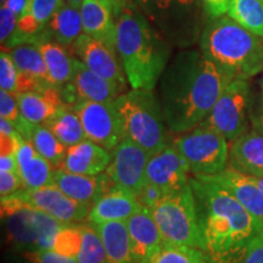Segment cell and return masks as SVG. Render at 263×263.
<instances>
[{"label":"cell","instance_id":"5","mask_svg":"<svg viewBox=\"0 0 263 263\" xmlns=\"http://www.w3.org/2000/svg\"><path fill=\"white\" fill-rule=\"evenodd\" d=\"M123 138L138 144L153 156L170 143L160 99L154 90L132 89L115 100Z\"/></svg>","mask_w":263,"mask_h":263},{"label":"cell","instance_id":"13","mask_svg":"<svg viewBox=\"0 0 263 263\" xmlns=\"http://www.w3.org/2000/svg\"><path fill=\"white\" fill-rule=\"evenodd\" d=\"M110 153L111 162L105 173L115 185L129 190L139 199L146 185V167L150 155L126 138Z\"/></svg>","mask_w":263,"mask_h":263},{"label":"cell","instance_id":"23","mask_svg":"<svg viewBox=\"0 0 263 263\" xmlns=\"http://www.w3.org/2000/svg\"><path fill=\"white\" fill-rule=\"evenodd\" d=\"M143 206L129 190L114 185L90 206L88 222L91 224L105 222H126Z\"/></svg>","mask_w":263,"mask_h":263},{"label":"cell","instance_id":"46","mask_svg":"<svg viewBox=\"0 0 263 263\" xmlns=\"http://www.w3.org/2000/svg\"><path fill=\"white\" fill-rule=\"evenodd\" d=\"M103 2H106L112 6L115 15H116L117 12H120L122 9L126 8V6L132 4V0H103Z\"/></svg>","mask_w":263,"mask_h":263},{"label":"cell","instance_id":"34","mask_svg":"<svg viewBox=\"0 0 263 263\" xmlns=\"http://www.w3.org/2000/svg\"><path fill=\"white\" fill-rule=\"evenodd\" d=\"M227 15L249 32L263 38V3L261 0H233Z\"/></svg>","mask_w":263,"mask_h":263},{"label":"cell","instance_id":"33","mask_svg":"<svg viewBox=\"0 0 263 263\" xmlns=\"http://www.w3.org/2000/svg\"><path fill=\"white\" fill-rule=\"evenodd\" d=\"M44 126H47L67 149L87 139L80 117L70 105L62 107Z\"/></svg>","mask_w":263,"mask_h":263},{"label":"cell","instance_id":"32","mask_svg":"<svg viewBox=\"0 0 263 263\" xmlns=\"http://www.w3.org/2000/svg\"><path fill=\"white\" fill-rule=\"evenodd\" d=\"M45 29L65 48L73 47L77 39L84 33L80 8L65 2L52 16Z\"/></svg>","mask_w":263,"mask_h":263},{"label":"cell","instance_id":"49","mask_svg":"<svg viewBox=\"0 0 263 263\" xmlns=\"http://www.w3.org/2000/svg\"><path fill=\"white\" fill-rule=\"evenodd\" d=\"M261 89H263V72H262V77H261Z\"/></svg>","mask_w":263,"mask_h":263},{"label":"cell","instance_id":"8","mask_svg":"<svg viewBox=\"0 0 263 263\" xmlns=\"http://www.w3.org/2000/svg\"><path fill=\"white\" fill-rule=\"evenodd\" d=\"M2 215L6 218L10 241L24 252L51 250L55 236L64 227L50 216L9 197L2 199Z\"/></svg>","mask_w":263,"mask_h":263},{"label":"cell","instance_id":"25","mask_svg":"<svg viewBox=\"0 0 263 263\" xmlns=\"http://www.w3.org/2000/svg\"><path fill=\"white\" fill-rule=\"evenodd\" d=\"M110 162V151L85 139L77 145L68 147L60 170L84 176H98L107 170Z\"/></svg>","mask_w":263,"mask_h":263},{"label":"cell","instance_id":"2","mask_svg":"<svg viewBox=\"0 0 263 263\" xmlns=\"http://www.w3.org/2000/svg\"><path fill=\"white\" fill-rule=\"evenodd\" d=\"M205 250L216 263H238L263 232L234 196L207 177H190Z\"/></svg>","mask_w":263,"mask_h":263},{"label":"cell","instance_id":"17","mask_svg":"<svg viewBox=\"0 0 263 263\" xmlns=\"http://www.w3.org/2000/svg\"><path fill=\"white\" fill-rule=\"evenodd\" d=\"M72 48L78 60L83 62L90 71L126 89L128 80L116 50L84 33Z\"/></svg>","mask_w":263,"mask_h":263},{"label":"cell","instance_id":"24","mask_svg":"<svg viewBox=\"0 0 263 263\" xmlns=\"http://www.w3.org/2000/svg\"><path fill=\"white\" fill-rule=\"evenodd\" d=\"M80 11L84 34L105 43L117 51V27L112 6L103 0H85Z\"/></svg>","mask_w":263,"mask_h":263},{"label":"cell","instance_id":"31","mask_svg":"<svg viewBox=\"0 0 263 263\" xmlns=\"http://www.w3.org/2000/svg\"><path fill=\"white\" fill-rule=\"evenodd\" d=\"M93 227L100 236L108 263H136L126 222H105Z\"/></svg>","mask_w":263,"mask_h":263},{"label":"cell","instance_id":"14","mask_svg":"<svg viewBox=\"0 0 263 263\" xmlns=\"http://www.w3.org/2000/svg\"><path fill=\"white\" fill-rule=\"evenodd\" d=\"M51 251L78 263H108L100 236L90 223L62 227L55 236Z\"/></svg>","mask_w":263,"mask_h":263},{"label":"cell","instance_id":"30","mask_svg":"<svg viewBox=\"0 0 263 263\" xmlns=\"http://www.w3.org/2000/svg\"><path fill=\"white\" fill-rule=\"evenodd\" d=\"M15 128L25 140L32 144L39 155L52 164L55 170L60 168L67 153V147L52 134L47 126L31 123L24 117Z\"/></svg>","mask_w":263,"mask_h":263},{"label":"cell","instance_id":"44","mask_svg":"<svg viewBox=\"0 0 263 263\" xmlns=\"http://www.w3.org/2000/svg\"><path fill=\"white\" fill-rule=\"evenodd\" d=\"M0 172H18L16 155H0Z\"/></svg>","mask_w":263,"mask_h":263},{"label":"cell","instance_id":"1","mask_svg":"<svg viewBox=\"0 0 263 263\" xmlns=\"http://www.w3.org/2000/svg\"><path fill=\"white\" fill-rule=\"evenodd\" d=\"M235 78L234 72L209 60L201 51L178 52L160 80V101L170 130L183 134L196 128Z\"/></svg>","mask_w":263,"mask_h":263},{"label":"cell","instance_id":"21","mask_svg":"<svg viewBox=\"0 0 263 263\" xmlns=\"http://www.w3.org/2000/svg\"><path fill=\"white\" fill-rule=\"evenodd\" d=\"M54 185L76 201L91 206L115 184L105 172L98 176H84L57 168L54 170Z\"/></svg>","mask_w":263,"mask_h":263},{"label":"cell","instance_id":"7","mask_svg":"<svg viewBox=\"0 0 263 263\" xmlns=\"http://www.w3.org/2000/svg\"><path fill=\"white\" fill-rule=\"evenodd\" d=\"M151 211L162 234L163 242L206 251L190 182L178 192L161 197L151 207Z\"/></svg>","mask_w":263,"mask_h":263},{"label":"cell","instance_id":"42","mask_svg":"<svg viewBox=\"0 0 263 263\" xmlns=\"http://www.w3.org/2000/svg\"><path fill=\"white\" fill-rule=\"evenodd\" d=\"M203 9L209 17H219L228 12L233 0H201Z\"/></svg>","mask_w":263,"mask_h":263},{"label":"cell","instance_id":"29","mask_svg":"<svg viewBox=\"0 0 263 263\" xmlns=\"http://www.w3.org/2000/svg\"><path fill=\"white\" fill-rule=\"evenodd\" d=\"M20 110L28 122L44 124L66 106L60 89L49 87L39 91H26L16 94Z\"/></svg>","mask_w":263,"mask_h":263},{"label":"cell","instance_id":"41","mask_svg":"<svg viewBox=\"0 0 263 263\" xmlns=\"http://www.w3.org/2000/svg\"><path fill=\"white\" fill-rule=\"evenodd\" d=\"M238 263H263V232L250 242L248 251Z\"/></svg>","mask_w":263,"mask_h":263},{"label":"cell","instance_id":"47","mask_svg":"<svg viewBox=\"0 0 263 263\" xmlns=\"http://www.w3.org/2000/svg\"><path fill=\"white\" fill-rule=\"evenodd\" d=\"M66 3H68V4L76 6V8H81V5L83 4L85 0H65Z\"/></svg>","mask_w":263,"mask_h":263},{"label":"cell","instance_id":"22","mask_svg":"<svg viewBox=\"0 0 263 263\" xmlns=\"http://www.w3.org/2000/svg\"><path fill=\"white\" fill-rule=\"evenodd\" d=\"M223 186L263 226V192L255 177L248 176L232 167L221 173L207 177Z\"/></svg>","mask_w":263,"mask_h":263},{"label":"cell","instance_id":"36","mask_svg":"<svg viewBox=\"0 0 263 263\" xmlns=\"http://www.w3.org/2000/svg\"><path fill=\"white\" fill-rule=\"evenodd\" d=\"M20 73L11 52L4 49L0 54V89L12 94H18Z\"/></svg>","mask_w":263,"mask_h":263},{"label":"cell","instance_id":"10","mask_svg":"<svg viewBox=\"0 0 263 263\" xmlns=\"http://www.w3.org/2000/svg\"><path fill=\"white\" fill-rule=\"evenodd\" d=\"M250 85L245 78H235L219 97L201 124L221 133L230 143L248 130Z\"/></svg>","mask_w":263,"mask_h":263},{"label":"cell","instance_id":"16","mask_svg":"<svg viewBox=\"0 0 263 263\" xmlns=\"http://www.w3.org/2000/svg\"><path fill=\"white\" fill-rule=\"evenodd\" d=\"M189 167L172 141L150 156L146 167V185L164 196L178 192L190 182Z\"/></svg>","mask_w":263,"mask_h":263},{"label":"cell","instance_id":"11","mask_svg":"<svg viewBox=\"0 0 263 263\" xmlns=\"http://www.w3.org/2000/svg\"><path fill=\"white\" fill-rule=\"evenodd\" d=\"M9 199L38 210L64 226L82 223L89 216L90 206L71 199L57 185H48L38 189L24 188L9 196Z\"/></svg>","mask_w":263,"mask_h":263},{"label":"cell","instance_id":"35","mask_svg":"<svg viewBox=\"0 0 263 263\" xmlns=\"http://www.w3.org/2000/svg\"><path fill=\"white\" fill-rule=\"evenodd\" d=\"M147 263H216L211 256L201 249L183 245H162L151 256Z\"/></svg>","mask_w":263,"mask_h":263},{"label":"cell","instance_id":"26","mask_svg":"<svg viewBox=\"0 0 263 263\" xmlns=\"http://www.w3.org/2000/svg\"><path fill=\"white\" fill-rule=\"evenodd\" d=\"M229 166L252 177H263V133L249 130L230 143Z\"/></svg>","mask_w":263,"mask_h":263},{"label":"cell","instance_id":"12","mask_svg":"<svg viewBox=\"0 0 263 263\" xmlns=\"http://www.w3.org/2000/svg\"><path fill=\"white\" fill-rule=\"evenodd\" d=\"M73 110L80 117L87 139L112 151L123 139L122 124L115 101H78Z\"/></svg>","mask_w":263,"mask_h":263},{"label":"cell","instance_id":"4","mask_svg":"<svg viewBox=\"0 0 263 263\" xmlns=\"http://www.w3.org/2000/svg\"><path fill=\"white\" fill-rule=\"evenodd\" d=\"M200 51L221 67L245 78L263 72V38L241 27L228 15L209 17L203 26Z\"/></svg>","mask_w":263,"mask_h":263},{"label":"cell","instance_id":"15","mask_svg":"<svg viewBox=\"0 0 263 263\" xmlns=\"http://www.w3.org/2000/svg\"><path fill=\"white\" fill-rule=\"evenodd\" d=\"M66 105L73 106L78 101H115L123 94V88L112 82L105 80L74 58L73 73L67 84L59 88Z\"/></svg>","mask_w":263,"mask_h":263},{"label":"cell","instance_id":"48","mask_svg":"<svg viewBox=\"0 0 263 263\" xmlns=\"http://www.w3.org/2000/svg\"><path fill=\"white\" fill-rule=\"evenodd\" d=\"M255 179H256V182H257L258 186L261 188V190L263 192V177H255Z\"/></svg>","mask_w":263,"mask_h":263},{"label":"cell","instance_id":"45","mask_svg":"<svg viewBox=\"0 0 263 263\" xmlns=\"http://www.w3.org/2000/svg\"><path fill=\"white\" fill-rule=\"evenodd\" d=\"M26 2H27V0H2V5L10 9L12 12H15L16 15L20 16L21 12L24 11Z\"/></svg>","mask_w":263,"mask_h":263},{"label":"cell","instance_id":"43","mask_svg":"<svg viewBox=\"0 0 263 263\" xmlns=\"http://www.w3.org/2000/svg\"><path fill=\"white\" fill-rule=\"evenodd\" d=\"M250 120H251L252 129L263 133V89H261L257 105L250 110Z\"/></svg>","mask_w":263,"mask_h":263},{"label":"cell","instance_id":"20","mask_svg":"<svg viewBox=\"0 0 263 263\" xmlns=\"http://www.w3.org/2000/svg\"><path fill=\"white\" fill-rule=\"evenodd\" d=\"M10 52L20 73L18 94L54 87L49 78L47 65L37 45L33 43H25L12 48Z\"/></svg>","mask_w":263,"mask_h":263},{"label":"cell","instance_id":"40","mask_svg":"<svg viewBox=\"0 0 263 263\" xmlns=\"http://www.w3.org/2000/svg\"><path fill=\"white\" fill-rule=\"evenodd\" d=\"M24 256L32 263H78L74 259L59 255L51 250L24 252Z\"/></svg>","mask_w":263,"mask_h":263},{"label":"cell","instance_id":"37","mask_svg":"<svg viewBox=\"0 0 263 263\" xmlns=\"http://www.w3.org/2000/svg\"><path fill=\"white\" fill-rule=\"evenodd\" d=\"M0 116L10 121L15 127L24 118L16 94L0 89Z\"/></svg>","mask_w":263,"mask_h":263},{"label":"cell","instance_id":"27","mask_svg":"<svg viewBox=\"0 0 263 263\" xmlns=\"http://www.w3.org/2000/svg\"><path fill=\"white\" fill-rule=\"evenodd\" d=\"M32 43L37 45L42 52L51 84L57 88L67 84L71 81L74 66V58L71 57L67 49L55 41L47 29Z\"/></svg>","mask_w":263,"mask_h":263},{"label":"cell","instance_id":"39","mask_svg":"<svg viewBox=\"0 0 263 263\" xmlns=\"http://www.w3.org/2000/svg\"><path fill=\"white\" fill-rule=\"evenodd\" d=\"M21 177L18 172H0V196L2 199L14 195L24 189Z\"/></svg>","mask_w":263,"mask_h":263},{"label":"cell","instance_id":"19","mask_svg":"<svg viewBox=\"0 0 263 263\" xmlns=\"http://www.w3.org/2000/svg\"><path fill=\"white\" fill-rule=\"evenodd\" d=\"M132 242L134 262L147 263L162 245L163 239L150 207L141 206L139 211L126 221Z\"/></svg>","mask_w":263,"mask_h":263},{"label":"cell","instance_id":"9","mask_svg":"<svg viewBox=\"0 0 263 263\" xmlns=\"http://www.w3.org/2000/svg\"><path fill=\"white\" fill-rule=\"evenodd\" d=\"M172 143L194 177L215 176L228 167L229 141L212 128L200 123Z\"/></svg>","mask_w":263,"mask_h":263},{"label":"cell","instance_id":"38","mask_svg":"<svg viewBox=\"0 0 263 263\" xmlns=\"http://www.w3.org/2000/svg\"><path fill=\"white\" fill-rule=\"evenodd\" d=\"M17 22L18 15L2 5V8H0V41H2L3 45L14 34L16 27H17Z\"/></svg>","mask_w":263,"mask_h":263},{"label":"cell","instance_id":"3","mask_svg":"<svg viewBox=\"0 0 263 263\" xmlns=\"http://www.w3.org/2000/svg\"><path fill=\"white\" fill-rule=\"evenodd\" d=\"M116 48L132 89L154 90L171 61L168 42L132 2L115 15Z\"/></svg>","mask_w":263,"mask_h":263},{"label":"cell","instance_id":"6","mask_svg":"<svg viewBox=\"0 0 263 263\" xmlns=\"http://www.w3.org/2000/svg\"><path fill=\"white\" fill-rule=\"evenodd\" d=\"M153 28L171 45L188 48L201 35L203 16L201 0H132Z\"/></svg>","mask_w":263,"mask_h":263},{"label":"cell","instance_id":"50","mask_svg":"<svg viewBox=\"0 0 263 263\" xmlns=\"http://www.w3.org/2000/svg\"><path fill=\"white\" fill-rule=\"evenodd\" d=\"M261 2H262V3H263V0H261Z\"/></svg>","mask_w":263,"mask_h":263},{"label":"cell","instance_id":"28","mask_svg":"<svg viewBox=\"0 0 263 263\" xmlns=\"http://www.w3.org/2000/svg\"><path fill=\"white\" fill-rule=\"evenodd\" d=\"M18 173L24 186L27 189H38L54 185V167L47 159L39 155L29 141L22 138L16 153Z\"/></svg>","mask_w":263,"mask_h":263},{"label":"cell","instance_id":"18","mask_svg":"<svg viewBox=\"0 0 263 263\" xmlns=\"http://www.w3.org/2000/svg\"><path fill=\"white\" fill-rule=\"evenodd\" d=\"M65 0H27L21 15L18 16L17 27L5 47L15 48L25 43H32L47 28L58 9Z\"/></svg>","mask_w":263,"mask_h":263}]
</instances>
